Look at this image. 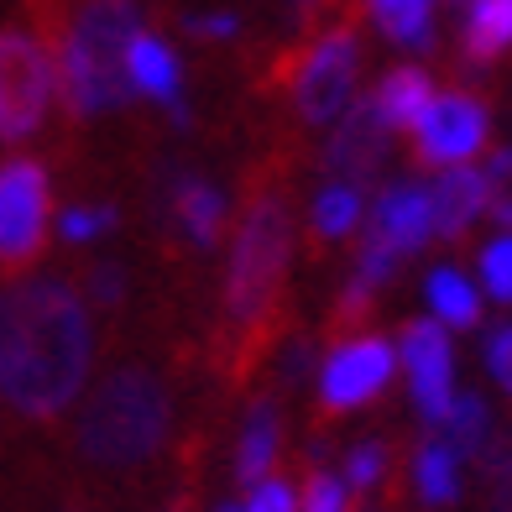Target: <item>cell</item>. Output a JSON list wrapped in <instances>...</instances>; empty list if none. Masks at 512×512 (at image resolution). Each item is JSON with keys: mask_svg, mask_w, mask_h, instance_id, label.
<instances>
[{"mask_svg": "<svg viewBox=\"0 0 512 512\" xmlns=\"http://www.w3.org/2000/svg\"><path fill=\"white\" fill-rule=\"evenodd\" d=\"M95 366V324L58 277L0 293V392L21 418H58Z\"/></svg>", "mask_w": 512, "mask_h": 512, "instance_id": "6da1fadb", "label": "cell"}, {"mask_svg": "<svg viewBox=\"0 0 512 512\" xmlns=\"http://www.w3.org/2000/svg\"><path fill=\"white\" fill-rule=\"evenodd\" d=\"M142 37V6L136 0H79L58 37V89L79 121L121 110L136 89L126 79V53Z\"/></svg>", "mask_w": 512, "mask_h": 512, "instance_id": "7a4b0ae2", "label": "cell"}, {"mask_svg": "<svg viewBox=\"0 0 512 512\" xmlns=\"http://www.w3.org/2000/svg\"><path fill=\"white\" fill-rule=\"evenodd\" d=\"M173 424V398L152 371L121 366L95 387L79 418V455L105 465V471H126L157 455Z\"/></svg>", "mask_w": 512, "mask_h": 512, "instance_id": "3957f363", "label": "cell"}, {"mask_svg": "<svg viewBox=\"0 0 512 512\" xmlns=\"http://www.w3.org/2000/svg\"><path fill=\"white\" fill-rule=\"evenodd\" d=\"M288 251H293V220H288V204L277 194H256L246 220L230 241V267H225V309L230 319L256 324L272 298L277 283L288 272Z\"/></svg>", "mask_w": 512, "mask_h": 512, "instance_id": "277c9868", "label": "cell"}, {"mask_svg": "<svg viewBox=\"0 0 512 512\" xmlns=\"http://www.w3.org/2000/svg\"><path fill=\"white\" fill-rule=\"evenodd\" d=\"M58 95L53 53L32 32L0 27V142H27L42 131Z\"/></svg>", "mask_w": 512, "mask_h": 512, "instance_id": "5b68a950", "label": "cell"}, {"mask_svg": "<svg viewBox=\"0 0 512 512\" xmlns=\"http://www.w3.org/2000/svg\"><path fill=\"white\" fill-rule=\"evenodd\" d=\"M48 241V173L32 157L0 162V272L32 267Z\"/></svg>", "mask_w": 512, "mask_h": 512, "instance_id": "8992f818", "label": "cell"}, {"mask_svg": "<svg viewBox=\"0 0 512 512\" xmlns=\"http://www.w3.org/2000/svg\"><path fill=\"white\" fill-rule=\"evenodd\" d=\"M356 68H361V48L351 32H330L314 42L304 68H298V79H293V105L304 115V126H330L351 110Z\"/></svg>", "mask_w": 512, "mask_h": 512, "instance_id": "52a82bcc", "label": "cell"}, {"mask_svg": "<svg viewBox=\"0 0 512 512\" xmlns=\"http://www.w3.org/2000/svg\"><path fill=\"white\" fill-rule=\"evenodd\" d=\"M486 131H492V115L481 100L471 95H434V105L418 115L413 126V147L418 162H434V168H465L481 147Z\"/></svg>", "mask_w": 512, "mask_h": 512, "instance_id": "ba28073f", "label": "cell"}, {"mask_svg": "<svg viewBox=\"0 0 512 512\" xmlns=\"http://www.w3.org/2000/svg\"><path fill=\"white\" fill-rule=\"evenodd\" d=\"M398 371V351L382 340V335H356L330 351L319 371V398L330 413H345V408H366L377 392L392 382Z\"/></svg>", "mask_w": 512, "mask_h": 512, "instance_id": "9c48e42d", "label": "cell"}, {"mask_svg": "<svg viewBox=\"0 0 512 512\" xmlns=\"http://www.w3.org/2000/svg\"><path fill=\"white\" fill-rule=\"evenodd\" d=\"M392 152V126L382 121V110L371 95H356L351 110L340 115V131L324 147V173H335V183L356 189V183H371L387 168Z\"/></svg>", "mask_w": 512, "mask_h": 512, "instance_id": "30bf717a", "label": "cell"}, {"mask_svg": "<svg viewBox=\"0 0 512 512\" xmlns=\"http://www.w3.org/2000/svg\"><path fill=\"white\" fill-rule=\"evenodd\" d=\"M408 382H413V403L429 424H445V413L455 403V351H450V330L434 319H413L403 330V351H398Z\"/></svg>", "mask_w": 512, "mask_h": 512, "instance_id": "8fae6325", "label": "cell"}, {"mask_svg": "<svg viewBox=\"0 0 512 512\" xmlns=\"http://www.w3.org/2000/svg\"><path fill=\"white\" fill-rule=\"evenodd\" d=\"M434 236V204H429V189L424 183H387L377 209L366 220V246L387 251L392 262L408 251H418Z\"/></svg>", "mask_w": 512, "mask_h": 512, "instance_id": "7c38bea8", "label": "cell"}, {"mask_svg": "<svg viewBox=\"0 0 512 512\" xmlns=\"http://www.w3.org/2000/svg\"><path fill=\"white\" fill-rule=\"evenodd\" d=\"M429 204H434V236L445 241H460L465 230H471L486 209H492V183H486V168H450L434 178L429 189Z\"/></svg>", "mask_w": 512, "mask_h": 512, "instance_id": "4fadbf2b", "label": "cell"}, {"mask_svg": "<svg viewBox=\"0 0 512 512\" xmlns=\"http://www.w3.org/2000/svg\"><path fill=\"white\" fill-rule=\"evenodd\" d=\"M126 79L136 95H152V100H168L178 105V89H183V68L173 58V48L162 37L142 32L131 42V53H126Z\"/></svg>", "mask_w": 512, "mask_h": 512, "instance_id": "5bb4252c", "label": "cell"}, {"mask_svg": "<svg viewBox=\"0 0 512 512\" xmlns=\"http://www.w3.org/2000/svg\"><path fill=\"white\" fill-rule=\"evenodd\" d=\"M424 293H429L434 324H445V330H476V324H481V293L471 288V277H465V272L434 267Z\"/></svg>", "mask_w": 512, "mask_h": 512, "instance_id": "9a60e30c", "label": "cell"}, {"mask_svg": "<svg viewBox=\"0 0 512 512\" xmlns=\"http://www.w3.org/2000/svg\"><path fill=\"white\" fill-rule=\"evenodd\" d=\"M377 110H382V121L387 126H418V115H424L429 105H434V84H429V74L424 68H392V74L377 84Z\"/></svg>", "mask_w": 512, "mask_h": 512, "instance_id": "2e32d148", "label": "cell"}, {"mask_svg": "<svg viewBox=\"0 0 512 512\" xmlns=\"http://www.w3.org/2000/svg\"><path fill=\"white\" fill-rule=\"evenodd\" d=\"M173 209H178V225L189 230L194 246H215V241H220V230H225V194L215 189V183L183 178Z\"/></svg>", "mask_w": 512, "mask_h": 512, "instance_id": "e0dca14e", "label": "cell"}, {"mask_svg": "<svg viewBox=\"0 0 512 512\" xmlns=\"http://www.w3.org/2000/svg\"><path fill=\"white\" fill-rule=\"evenodd\" d=\"M512 48V0H471L465 6V53L497 58Z\"/></svg>", "mask_w": 512, "mask_h": 512, "instance_id": "ac0fdd59", "label": "cell"}, {"mask_svg": "<svg viewBox=\"0 0 512 512\" xmlns=\"http://www.w3.org/2000/svg\"><path fill=\"white\" fill-rule=\"evenodd\" d=\"M377 27L398 42V48H429L434 37V0H366Z\"/></svg>", "mask_w": 512, "mask_h": 512, "instance_id": "d6986e66", "label": "cell"}, {"mask_svg": "<svg viewBox=\"0 0 512 512\" xmlns=\"http://www.w3.org/2000/svg\"><path fill=\"white\" fill-rule=\"evenodd\" d=\"M272 455H277V413H272V403H256V408H251V418H246V429H241L236 476H241V481H251V486H262Z\"/></svg>", "mask_w": 512, "mask_h": 512, "instance_id": "ffe728a7", "label": "cell"}, {"mask_svg": "<svg viewBox=\"0 0 512 512\" xmlns=\"http://www.w3.org/2000/svg\"><path fill=\"white\" fill-rule=\"evenodd\" d=\"M413 476H418V492H424V502H434V507H445V502L460 497V460L450 455L445 439H429V445L418 450Z\"/></svg>", "mask_w": 512, "mask_h": 512, "instance_id": "44dd1931", "label": "cell"}, {"mask_svg": "<svg viewBox=\"0 0 512 512\" xmlns=\"http://www.w3.org/2000/svg\"><path fill=\"white\" fill-rule=\"evenodd\" d=\"M486 424H492V413H486V403L476 398V392H465V398L450 403L445 424H439V439L450 445V455H476L486 445Z\"/></svg>", "mask_w": 512, "mask_h": 512, "instance_id": "7402d4cb", "label": "cell"}, {"mask_svg": "<svg viewBox=\"0 0 512 512\" xmlns=\"http://www.w3.org/2000/svg\"><path fill=\"white\" fill-rule=\"evenodd\" d=\"M314 236L319 241H345L361 225V189H345V183H330L314 199Z\"/></svg>", "mask_w": 512, "mask_h": 512, "instance_id": "603a6c76", "label": "cell"}, {"mask_svg": "<svg viewBox=\"0 0 512 512\" xmlns=\"http://www.w3.org/2000/svg\"><path fill=\"white\" fill-rule=\"evenodd\" d=\"M481 283L497 304H512V236H497L481 251Z\"/></svg>", "mask_w": 512, "mask_h": 512, "instance_id": "cb8c5ba5", "label": "cell"}, {"mask_svg": "<svg viewBox=\"0 0 512 512\" xmlns=\"http://www.w3.org/2000/svg\"><path fill=\"white\" fill-rule=\"evenodd\" d=\"M382 471H387V450H382V445H356L351 455H345V486H351V492L377 486Z\"/></svg>", "mask_w": 512, "mask_h": 512, "instance_id": "d4e9b609", "label": "cell"}, {"mask_svg": "<svg viewBox=\"0 0 512 512\" xmlns=\"http://www.w3.org/2000/svg\"><path fill=\"white\" fill-rule=\"evenodd\" d=\"M110 225H115V215H110V209H89V204H79V209H68V215L58 220V230H63V241H95V236H105Z\"/></svg>", "mask_w": 512, "mask_h": 512, "instance_id": "484cf974", "label": "cell"}, {"mask_svg": "<svg viewBox=\"0 0 512 512\" xmlns=\"http://www.w3.org/2000/svg\"><path fill=\"white\" fill-rule=\"evenodd\" d=\"M486 183H492V215L512 225V147L492 157V168H486Z\"/></svg>", "mask_w": 512, "mask_h": 512, "instance_id": "4316f807", "label": "cell"}, {"mask_svg": "<svg viewBox=\"0 0 512 512\" xmlns=\"http://www.w3.org/2000/svg\"><path fill=\"white\" fill-rule=\"evenodd\" d=\"M298 512H345V481H335V476H309V486H304V507Z\"/></svg>", "mask_w": 512, "mask_h": 512, "instance_id": "83f0119b", "label": "cell"}, {"mask_svg": "<svg viewBox=\"0 0 512 512\" xmlns=\"http://www.w3.org/2000/svg\"><path fill=\"white\" fill-rule=\"evenodd\" d=\"M84 288H89V298H95V304L110 309V304H121V293H126V272L110 267V262H100V267H89Z\"/></svg>", "mask_w": 512, "mask_h": 512, "instance_id": "f1b7e54d", "label": "cell"}, {"mask_svg": "<svg viewBox=\"0 0 512 512\" xmlns=\"http://www.w3.org/2000/svg\"><path fill=\"white\" fill-rule=\"evenodd\" d=\"M241 512H298V497H293L288 481H262Z\"/></svg>", "mask_w": 512, "mask_h": 512, "instance_id": "f546056e", "label": "cell"}, {"mask_svg": "<svg viewBox=\"0 0 512 512\" xmlns=\"http://www.w3.org/2000/svg\"><path fill=\"white\" fill-rule=\"evenodd\" d=\"M486 366H492V377L512 392V324L492 330V340H486Z\"/></svg>", "mask_w": 512, "mask_h": 512, "instance_id": "4dcf8cb0", "label": "cell"}, {"mask_svg": "<svg viewBox=\"0 0 512 512\" xmlns=\"http://www.w3.org/2000/svg\"><path fill=\"white\" fill-rule=\"evenodd\" d=\"M189 32H194V37H230V32H236V16H225V11H215V16H194V21H189Z\"/></svg>", "mask_w": 512, "mask_h": 512, "instance_id": "1f68e13d", "label": "cell"}, {"mask_svg": "<svg viewBox=\"0 0 512 512\" xmlns=\"http://www.w3.org/2000/svg\"><path fill=\"white\" fill-rule=\"evenodd\" d=\"M220 512H241V507H220Z\"/></svg>", "mask_w": 512, "mask_h": 512, "instance_id": "d6a6232c", "label": "cell"}, {"mask_svg": "<svg viewBox=\"0 0 512 512\" xmlns=\"http://www.w3.org/2000/svg\"><path fill=\"white\" fill-rule=\"evenodd\" d=\"M455 6H471V0H455Z\"/></svg>", "mask_w": 512, "mask_h": 512, "instance_id": "836d02e7", "label": "cell"}]
</instances>
